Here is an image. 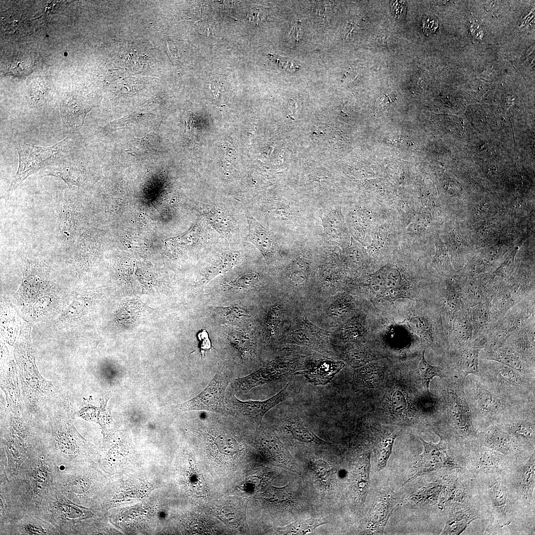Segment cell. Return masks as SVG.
Returning a JSON list of instances; mask_svg holds the SVG:
<instances>
[{
  "label": "cell",
  "instance_id": "33",
  "mask_svg": "<svg viewBox=\"0 0 535 535\" xmlns=\"http://www.w3.org/2000/svg\"><path fill=\"white\" fill-rule=\"evenodd\" d=\"M225 322L229 323L239 322L250 317L249 313L238 305L229 307H216L210 309Z\"/></svg>",
  "mask_w": 535,
  "mask_h": 535
},
{
  "label": "cell",
  "instance_id": "27",
  "mask_svg": "<svg viewBox=\"0 0 535 535\" xmlns=\"http://www.w3.org/2000/svg\"><path fill=\"white\" fill-rule=\"evenodd\" d=\"M130 154L133 156H143L160 152V143L157 134L152 132L141 138H133L130 141Z\"/></svg>",
  "mask_w": 535,
  "mask_h": 535
},
{
  "label": "cell",
  "instance_id": "31",
  "mask_svg": "<svg viewBox=\"0 0 535 535\" xmlns=\"http://www.w3.org/2000/svg\"><path fill=\"white\" fill-rule=\"evenodd\" d=\"M227 339L241 359L245 360L250 357L253 345L247 334L240 331L233 330L228 334Z\"/></svg>",
  "mask_w": 535,
  "mask_h": 535
},
{
  "label": "cell",
  "instance_id": "13",
  "mask_svg": "<svg viewBox=\"0 0 535 535\" xmlns=\"http://www.w3.org/2000/svg\"><path fill=\"white\" fill-rule=\"evenodd\" d=\"M41 176H53L61 178L68 185L84 188L88 181L87 164L79 152L68 156L44 168L39 172Z\"/></svg>",
  "mask_w": 535,
  "mask_h": 535
},
{
  "label": "cell",
  "instance_id": "42",
  "mask_svg": "<svg viewBox=\"0 0 535 535\" xmlns=\"http://www.w3.org/2000/svg\"><path fill=\"white\" fill-rule=\"evenodd\" d=\"M389 401V408L393 414L402 416L407 411L409 404L405 394L402 391L395 390L391 394Z\"/></svg>",
  "mask_w": 535,
  "mask_h": 535
},
{
  "label": "cell",
  "instance_id": "52",
  "mask_svg": "<svg viewBox=\"0 0 535 535\" xmlns=\"http://www.w3.org/2000/svg\"><path fill=\"white\" fill-rule=\"evenodd\" d=\"M211 89L213 94L214 99L217 102L221 103L224 92V87L219 81L214 80L211 84Z\"/></svg>",
  "mask_w": 535,
  "mask_h": 535
},
{
  "label": "cell",
  "instance_id": "38",
  "mask_svg": "<svg viewBox=\"0 0 535 535\" xmlns=\"http://www.w3.org/2000/svg\"><path fill=\"white\" fill-rule=\"evenodd\" d=\"M342 357L352 368L357 369L376 359V357L369 352L358 349H353L342 354Z\"/></svg>",
  "mask_w": 535,
  "mask_h": 535
},
{
  "label": "cell",
  "instance_id": "10",
  "mask_svg": "<svg viewBox=\"0 0 535 535\" xmlns=\"http://www.w3.org/2000/svg\"><path fill=\"white\" fill-rule=\"evenodd\" d=\"M228 383L227 373L218 371L202 391L192 399L177 404L176 408L184 412L202 410L224 415L232 414L224 404Z\"/></svg>",
  "mask_w": 535,
  "mask_h": 535
},
{
  "label": "cell",
  "instance_id": "14",
  "mask_svg": "<svg viewBox=\"0 0 535 535\" xmlns=\"http://www.w3.org/2000/svg\"><path fill=\"white\" fill-rule=\"evenodd\" d=\"M487 521L486 513L477 493L465 502L452 507L441 535H460L473 521Z\"/></svg>",
  "mask_w": 535,
  "mask_h": 535
},
{
  "label": "cell",
  "instance_id": "19",
  "mask_svg": "<svg viewBox=\"0 0 535 535\" xmlns=\"http://www.w3.org/2000/svg\"><path fill=\"white\" fill-rule=\"evenodd\" d=\"M509 434L526 450H535L534 414H518L500 424Z\"/></svg>",
  "mask_w": 535,
  "mask_h": 535
},
{
  "label": "cell",
  "instance_id": "26",
  "mask_svg": "<svg viewBox=\"0 0 535 535\" xmlns=\"http://www.w3.org/2000/svg\"><path fill=\"white\" fill-rule=\"evenodd\" d=\"M240 258L241 253L238 251L228 252L219 257L205 268L203 274L205 283L218 274L230 269L238 263Z\"/></svg>",
  "mask_w": 535,
  "mask_h": 535
},
{
  "label": "cell",
  "instance_id": "17",
  "mask_svg": "<svg viewBox=\"0 0 535 535\" xmlns=\"http://www.w3.org/2000/svg\"><path fill=\"white\" fill-rule=\"evenodd\" d=\"M344 366L343 362L330 358L313 359L303 364L302 369L294 374L303 376L312 385L324 386L331 382Z\"/></svg>",
  "mask_w": 535,
  "mask_h": 535
},
{
  "label": "cell",
  "instance_id": "7",
  "mask_svg": "<svg viewBox=\"0 0 535 535\" xmlns=\"http://www.w3.org/2000/svg\"><path fill=\"white\" fill-rule=\"evenodd\" d=\"M303 365L299 358L290 356L278 357L251 374L235 379L233 387L239 393H247L255 387L294 374L302 369Z\"/></svg>",
  "mask_w": 535,
  "mask_h": 535
},
{
  "label": "cell",
  "instance_id": "49",
  "mask_svg": "<svg viewBox=\"0 0 535 535\" xmlns=\"http://www.w3.org/2000/svg\"><path fill=\"white\" fill-rule=\"evenodd\" d=\"M280 315L281 310L278 306L272 307L268 312L266 325L271 335H274V329L279 322Z\"/></svg>",
  "mask_w": 535,
  "mask_h": 535
},
{
  "label": "cell",
  "instance_id": "21",
  "mask_svg": "<svg viewBox=\"0 0 535 535\" xmlns=\"http://www.w3.org/2000/svg\"><path fill=\"white\" fill-rule=\"evenodd\" d=\"M245 214L249 227L248 240L257 247L268 262H270L275 250L271 234L248 212Z\"/></svg>",
  "mask_w": 535,
  "mask_h": 535
},
{
  "label": "cell",
  "instance_id": "39",
  "mask_svg": "<svg viewBox=\"0 0 535 535\" xmlns=\"http://www.w3.org/2000/svg\"><path fill=\"white\" fill-rule=\"evenodd\" d=\"M473 334H477L484 329L489 321V309L484 303L475 307L471 315Z\"/></svg>",
  "mask_w": 535,
  "mask_h": 535
},
{
  "label": "cell",
  "instance_id": "51",
  "mask_svg": "<svg viewBox=\"0 0 535 535\" xmlns=\"http://www.w3.org/2000/svg\"><path fill=\"white\" fill-rule=\"evenodd\" d=\"M266 16L265 9L253 8L248 13L247 18L251 22L258 25L266 18Z\"/></svg>",
  "mask_w": 535,
  "mask_h": 535
},
{
  "label": "cell",
  "instance_id": "29",
  "mask_svg": "<svg viewBox=\"0 0 535 535\" xmlns=\"http://www.w3.org/2000/svg\"><path fill=\"white\" fill-rule=\"evenodd\" d=\"M454 319V338L457 345L463 346L470 340L473 334L471 317L463 315Z\"/></svg>",
  "mask_w": 535,
  "mask_h": 535
},
{
  "label": "cell",
  "instance_id": "36",
  "mask_svg": "<svg viewBox=\"0 0 535 535\" xmlns=\"http://www.w3.org/2000/svg\"><path fill=\"white\" fill-rule=\"evenodd\" d=\"M380 270L384 281L386 295L394 296L397 295L402 285V278L399 270L391 267Z\"/></svg>",
  "mask_w": 535,
  "mask_h": 535
},
{
  "label": "cell",
  "instance_id": "25",
  "mask_svg": "<svg viewBox=\"0 0 535 535\" xmlns=\"http://www.w3.org/2000/svg\"><path fill=\"white\" fill-rule=\"evenodd\" d=\"M484 356L485 359L501 363L517 371L527 378H530L531 375L534 378L535 376L530 374V372L522 362L521 357L516 352L491 348L485 351Z\"/></svg>",
  "mask_w": 535,
  "mask_h": 535
},
{
  "label": "cell",
  "instance_id": "44",
  "mask_svg": "<svg viewBox=\"0 0 535 535\" xmlns=\"http://www.w3.org/2000/svg\"><path fill=\"white\" fill-rule=\"evenodd\" d=\"M369 520V525H377L379 527L384 526L388 518V506L386 503L379 502L374 505Z\"/></svg>",
  "mask_w": 535,
  "mask_h": 535
},
{
  "label": "cell",
  "instance_id": "16",
  "mask_svg": "<svg viewBox=\"0 0 535 535\" xmlns=\"http://www.w3.org/2000/svg\"><path fill=\"white\" fill-rule=\"evenodd\" d=\"M279 422L283 435L292 442L307 446L329 447L331 445L318 436L296 413L288 412L283 414Z\"/></svg>",
  "mask_w": 535,
  "mask_h": 535
},
{
  "label": "cell",
  "instance_id": "8",
  "mask_svg": "<svg viewBox=\"0 0 535 535\" xmlns=\"http://www.w3.org/2000/svg\"><path fill=\"white\" fill-rule=\"evenodd\" d=\"M74 188L68 189L59 207L56 234L64 250L83 230V206L78 188Z\"/></svg>",
  "mask_w": 535,
  "mask_h": 535
},
{
  "label": "cell",
  "instance_id": "41",
  "mask_svg": "<svg viewBox=\"0 0 535 535\" xmlns=\"http://www.w3.org/2000/svg\"><path fill=\"white\" fill-rule=\"evenodd\" d=\"M408 324L415 333L428 342H432L431 327L426 318L422 316L413 317L409 320Z\"/></svg>",
  "mask_w": 535,
  "mask_h": 535
},
{
  "label": "cell",
  "instance_id": "47",
  "mask_svg": "<svg viewBox=\"0 0 535 535\" xmlns=\"http://www.w3.org/2000/svg\"><path fill=\"white\" fill-rule=\"evenodd\" d=\"M371 291L377 297L385 296L386 294L384 279L380 270L375 273L371 280Z\"/></svg>",
  "mask_w": 535,
  "mask_h": 535
},
{
  "label": "cell",
  "instance_id": "20",
  "mask_svg": "<svg viewBox=\"0 0 535 535\" xmlns=\"http://www.w3.org/2000/svg\"><path fill=\"white\" fill-rule=\"evenodd\" d=\"M91 109L86 102L78 95L67 96L62 101L60 105L61 119L70 133L77 132Z\"/></svg>",
  "mask_w": 535,
  "mask_h": 535
},
{
  "label": "cell",
  "instance_id": "5",
  "mask_svg": "<svg viewBox=\"0 0 535 535\" xmlns=\"http://www.w3.org/2000/svg\"><path fill=\"white\" fill-rule=\"evenodd\" d=\"M471 377L465 382V397L473 421L475 420L483 423L485 428L491 425L500 424L517 415L512 414L513 404L509 399L493 393L479 380Z\"/></svg>",
  "mask_w": 535,
  "mask_h": 535
},
{
  "label": "cell",
  "instance_id": "50",
  "mask_svg": "<svg viewBox=\"0 0 535 535\" xmlns=\"http://www.w3.org/2000/svg\"><path fill=\"white\" fill-rule=\"evenodd\" d=\"M197 338L199 343V348L202 354H206V352L212 348V344L209 337V334L206 330L202 329L197 334Z\"/></svg>",
  "mask_w": 535,
  "mask_h": 535
},
{
  "label": "cell",
  "instance_id": "11",
  "mask_svg": "<svg viewBox=\"0 0 535 535\" xmlns=\"http://www.w3.org/2000/svg\"><path fill=\"white\" fill-rule=\"evenodd\" d=\"M487 370L481 371V376L484 380L493 384L495 389H498L500 395L509 398L513 395H524L535 389L534 380L523 375L517 371L502 364H495L487 368Z\"/></svg>",
  "mask_w": 535,
  "mask_h": 535
},
{
  "label": "cell",
  "instance_id": "3",
  "mask_svg": "<svg viewBox=\"0 0 535 535\" xmlns=\"http://www.w3.org/2000/svg\"><path fill=\"white\" fill-rule=\"evenodd\" d=\"M79 146L77 132L70 133L64 139L50 147L17 143L19 166L2 198H8L29 176L39 172L52 164L78 152Z\"/></svg>",
  "mask_w": 535,
  "mask_h": 535
},
{
  "label": "cell",
  "instance_id": "48",
  "mask_svg": "<svg viewBox=\"0 0 535 535\" xmlns=\"http://www.w3.org/2000/svg\"><path fill=\"white\" fill-rule=\"evenodd\" d=\"M519 247H516L497 269L493 272V276H505L514 264L516 255Z\"/></svg>",
  "mask_w": 535,
  "mask_h": 535
},
{
  "label": "cell",
  "instance_id": "12",
  "mask_svg": "<svg viewBox=\"0 0 535 535\" xmlns=\"http://www.w3.org/2000/svg\"><path fill=\"white\" fill-rule=\"evenodd\" d=\"M300 388L294 380L289 381L277 394L263 401H242L234 395L230 400L231 405L240 414L260 426L264 416L271 408L281 402L294 396Z\"/></svg>",
  "mask_w": 535,
  "mask_h": 535
},
{
  "label": "cell",
  "instance_id": "35",
  "mask_svg": "<svg viewBox=\"0 0 535 535\" xmlns=\"http://www.w3.org/2000/svg\"><path fill=\"white\" fill-rule=\"evenodd\" d=\"M265 493L266 498L270 502L285 505L294 503V494L289 483L281 487L270 486Z\"/></svg>",
  "mask_w": 535,
  "mask_h": 535
},
{
  "label": "cell",
  "instance_id": "4",
  "mask_svg": "<svg viewBox=\"0 0 535 535\" xmlns=\"http://www.w3.org/2000/svg\"><path fill=\"white\" fill-rule=\"evenodd\" d=\"M436 433L440 438L437 444L420 438L424 450L419 456L417 472L411 479L439 470H468L464 440L453 428L446 436Z\"/></svg>",
  "mask_w": 535,
  "mask_h": 535
},
{
  "label": "cell",
  "instance_id": "1",
  "mask_svg": "<svg viewBox=\"0 0 535 535\" xmlns=\"http://www.w3.org/2000/svg\"><path fill=\"white\" fill-rule=\"evenodd\" d=\"M487 518L488 535H535V523L520 509L504 473L473 476Z\"/></svg>",
  "mask_w": 535,
  "mask_h": 535
},
{
  "label": "cell",
  "instance_id": "40",
  "mask_svg": "<svg viewBox=\"0 0 535 535\" xmlns=\"http://www.w3.org/2000/svg\"><path fill=\"white\" fill-rule=\"evenodd\" d=\"M81 297L74 298L68 307L63 312L58 319L60 323L72 322L77 321L84 311L85 302Z\"/></svg>",
  "mask_w": 535,
  "mask_h": 535
},
{
  "label": "cell",
  "instance_id": "30",
  "mask_svg": "<svg viewBox=\"0 0 535 535\" xmlns=\"http://www.w3.org/2000/svg\"><path fill=\"white\" fill-rule=\"evenodd\" d=\"M482 345V344H480L470 346L463 352L461 367L465 377L470 374L479 376V356Z\"/></svg>",
  "mask_w": 535,
  "mask_h": 535
},
{
  "label": "cell",
  "instance_id": "6",
  "mask_svg": "<svg viewBox=\"0 0 535 535\" xmlns=\"http://www.w3.org/2000/svg\"><path fill=\"white\" fill-rule=\"evenodd\" d=\"M503 473L522 513L535 523V450L515 460Z\"/></svg>",
  "mask_w": 535,
  "mask_h": 535
},
{
  "label": "cell",
  "instance_id": "24",
  "mask_svg": "<svg viewBox=\"0 0 535 535\" xmlns=\"http://www.w3.org/2000/svg\"><path fill=\"white\" fill-rule=\"evenodd\" d=\"M26 514L22 519L10 525V529H14L13 534L22 535H53L59 534L52 524L37 516Z\"/></svg>",
  "mask_w": 535,
  "mask_h": 535
},
{
  "label": "cell",
  "instance_id": "15",
  "mask_svg": "<svg viewBox=\"0 0 535 535\" xmlns=\"http://www.w3.org/2000/svg\"><path fill=\"white\" fill-rule=\"evenodd\" d=\"M477 441L484 446L497 451L504 455L516 460L532 454L522 448L500 424H493L479 432Z\"/></svg>",
  "mask_w": 535,
  "mask_h": 535
},
{
  "label": "cell",
  "instance_id": "43",
  "mask_svg": "<svg viewBox=\"0 0 535 535\" xmlns=\"http://www.w3.org/2000/svg\"><path fill=\"white\" fill-rule=\"evenodd\" d=\"M463 295L460 289L454 287H449L446 300L447 311L453 318L456 317L457 313L461 309L463 306Z\"/></svg>",
  "mask_w": 535,
  "mask_h": 535
},
{
  "label": "cell",
  "instance_id": "9",
  "mask_svg": "<svg viewBox=\"0 0 535 535\" xmlns=\"http://www.w3.org/2000/svg\"><path fill=\"white\" fill-rule=\"evenodd\" d=\"M464 441L467 469L473 476L504 473L515 460L479 443L476 438Z\"/></svg>",
  "mask_w": 535,
  "mask_h": 535
},
{
  "label": "cell",
  "instance_id": "18",
  "mask_svg": "<svg viewBox=\"0 0 535 535\" xmlns=\"http://www.w3.org/2000/svg\"><path fill=\"white\" fill-rule=\"evenodd\" d=\"M449 416L454 429L464 440L477 437L478 431L475 428L466 397L458 390L451 393Z\"/></svg>",
  "mask_w": 535,
  "mask_h": 535
},
{
  "label": "cell",
  "instance_id": "53",
  "mask_svg": "<svg viewBox=\"0 0 535 535\" xmlns=\"http://www.w3.org/2000/svg\"><path fill=\"white\" fill-rule=\"evenodd\" d=\"M298 25H294L293 24L290 27V31H289L288 35L289 37H292V39L296 42L298 41L299 35L300 31V28L298 26Z\"/></svg>",
  "mask_w": 535,
  "mask_h": 535
},
{
  "label": "cell",
  "instance_id": "45",
  "mask_svg": "<svg viewBox=\"0 0 535 535\" xmlns=\"http://www.w3.org/2000/svg\"><path fill=\"white\" fill-rule=\"evenodd\" d=\"M396 435H393L383 440L378 448L377 465L379 469L384 468L390 456Z\"/></svg>",
  "mask_w": 535,
  "mask_h": 535
},
{
  "label": "cell",
  "instance_id": "2",
  "mask_svg": "<svg viewBox=\"0 0 535 535\" xmlns=\"http://www.w3.org/2000/svg\"><path fill=\"white\" fill-rule=\"evenodd\" d=\"M56 465L51 455H28L20 466L11 488L27 513L35 515L53 485ZM17 473V474H18Z\"/></svg>",
  "mask_w": 535,
  "mask_h": 535
},
{
  "label": "cell",
  "instance_id": "32",
  "mask_svg": "<svg viewBox=\"0 0 535 535\" xmlns=\"http://www.w3.org/2000/svg\"><path fill=\"white\" fill-rule=\"evenodd\" d=\"M214 443L221 454L232 456L242 450L241 443L234 436L225 432L216 434L212 438Z\"/></svg>",
  "mask_w": 535,
  "mask_h": 535
},
{
  "label": "cell",
  "instance_id": "22",
  "mask_svg": "<svg viewBox=\"0 0 535 535\" xmlns=\"http://www.w3.org/2000/svg\"><path fill=\"white\" fill-rule=\"evenodd\" d=\"M199 211L208 223L222 235L229 236L234 232L235 221L225 210L215 206L201 204Z\"/></svg>",
  "mask_w": 535,
  "mask_h": 535
},
{
  "label": "cell",
  "instance_id": "28",
  "mask_svg": "<svg viewBox=\"0 0 535 535\" xmlns=\"http://www.w3.org/2000/svg\"><path fill=\"white\" fill-rule=\"evenodd\" d=\"M329 523L328 517L318 519L310 518L297 521L284 527L280 528L278 529V533L281 535H305L312 533L320 526Z\"/></svg>",
  "mask_w": 535,
  "mask_h": 535
},
{
  "label": "cell",
  "instance_id": "34",
  "mask_svg": "<svg viewBox=\"0 0 535 535\" xmlns=\"http://www.w3.org/2000/svg\"><path fill=\"white\" fill-rule=\"evenodd\" d=\"M425 349L419 362L417 372L419 375L423 387L428 393L429 392V383L435 376L443 377V373L440 367L433 366L428 363L425 358Z\"/></svg>",
  "mask_w": 535,
  "mask_h": 535
},
{
  "label": "cell",
  "instance_id": "46",
  "mask_svg": "<svg viewBox=\"0 0 535 535\" xmlns=\"http://www.w3.org/2000/svg\"><path fill=\"white\" fill-rule=\"evenodd\" d=\"M259 276L255 272L243 274L231 281L229 285L234 287L250 289L253 288L258 282Z\"/></svg>",
  "mask_w": 535,
  "mask_h": 535
},
{
  "label": "cell",
  "instance_id": "23",
  "mask_svg": "<svg viewBox=\"0 0 535 535\" xmlns=\"http://www.w3.org/2000/svg\"><path fill=\"white\" fill-rule=\"evenodd\" d=\"M383 369L372 362L354 371L352 386L356 392L376 387L381 380Z\"/></svg>",
  "mask_w": 535,
  "mask_h": 535
},
{
  "label": "cell",
  "instance_id": "37",
  "mask_svg": "<svg viewBox=\"0 0 535 535\" xmlns=\"http://www.w3.org/2000/svg\"><path fill=\"white\" fill-rule=\"evenodd\" d=\"M201 231V223L199 221H197L184 234L170 238L167 242L169 246L176 247L192 246L199 240Z\"/></svg>",
  "mask_w": 535,
  "mask_h": 535
}]
</instances>
